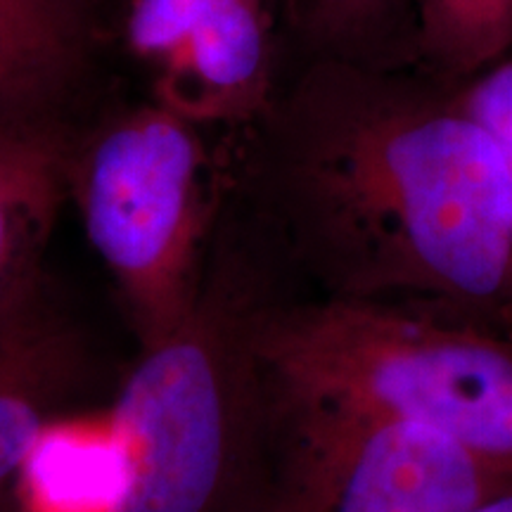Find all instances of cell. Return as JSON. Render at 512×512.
<instances>
[{
	"mask_svg": "<svg viewBox=\"0 0 512 512\" xmlns=\"http://www.w3.org/2000/svg\"><path fill=\"white\" fill-rule=\"evenodd\" d=\"M107 43L95 0H0V119H86Z\"/></svg>",
	"mask_w": 512,
	"mask_h": 512,
	"instance_id": "52a82bcc",
	"label": "cell"
},
{
	"mask_svg": "<svg viewBox=\"0 0 512 512\" xmlns=\"http://www.w3.org/2000/svg\"><path fill=\"white\" fill-rule=\"evenodd\" d=\"M264 408L430 427L512 477V332L401 304L285 294L259 342Z\"/></svg>",
	"mask_w": 512,
	"mask_h": 512,
	"instance_id": "3957f363",
	"label": "cell"
},
{
	"mask_svg": "<svg viewBox=\"0 0 512 512\" xmlns=\"http://www.w3.org/2000/svg\"><path fill=\"white\" fill-rule=\"evenodd\" d=\"M470 512H512V486L503 489L501 494L486 498L484 503H479L477 508H472Z\"/></svg>",
	"mask_w": 512,
	"mask_h": 512,
	"instance_id": "5bb4252c",
	"label": "cell"
},
{
	"mask_svg": "<svg viewBox=\"0 0 512 512\" xmlns=\"http://www.w3.org/2000/svg\"><path fill=\"white\" fill-rule=\"evenodd\" d=\"M458 98L496 143L512 202V55L458 83Z\"/></svg>",
	"mask_w": 512,
	"mask_h": 512,
	"instance_id": "4fadbf2b",
	"label": "cell"
},
{
	"mask_svg": "<svg viewBox=\"0 0 512 512\" xmlns=\"http://www.w3.org/2000/svg\"><path fill=\"white\" fill-rule=\"evenodd\" d=\"M0 512H24V503L22 498H19V491L5 496L3 501H0Z\"/></svg>",
	"mask_w": 512,
	"mask_h": 512,
	"instance_id": "9a60e30c",
	"label": "cell"
},
{
	"mask_svg": "<svg viewBox=\"0 0 512 512\" xmlns=\"http://www.w3.org/2000/svg\"><path fill=\"white\" fill-rule=\"evenodd\" d=\"M83 332L50 302L46 285L0 332V501L46 430L69 418L91 382Z\"/></svg>",
	"mask_w": 512,
	"mask_h": 512,
	"instance_id": "9c48e42d",
	"label": "cell"
},
{
	"mask_svg": "<svg viewBox=\"0 0 512 512\" xmlns=\"http://www.w3.org/2000/svg\"><path fill=\"white\" fill-rule=\"evenodd\" d=\"M510 332H512V330H510Z\"/></svg>",
	"mask_w": 512,
	"mask_h": 512,
	"instance_id": "e0dca14e",
	"label": "cell"
},
{
	"mask_svg": "<svg viewBox=\"0 0 512 512\" xmlns=\"http://www.w3.org/2000/svg\"><path fill=\"white\" fill-rule=\"evenodd\" d=\"M280 0H124L117 38L150 100L209 131L252 126L278 93Z\"/></svg>",
	"mask_w": 512,
	"mask_h": 512,
	"instance_id": "8992f818",
	"label": "cell"
},
{
	"mask_svg": "<svg viewBox=\"0 0 512 512\" xmlns=\"http://www.w3.org/2000/svg\"><path fill=\"white\" fill-rule=\"evenodd\" d=\"M302 60L415 67V0H280Z\"/></svg>",
	"mask_w": 512,
	"mask_h": 512,
	"instance_id": "8fae6325",
	"label": "cell"
},
{
	"mask_svg": "<svg viewBox=\"0 0 512 512\" xmlns=\"http://www.w3.org/2000/svg\"><path fill=\"white\" fill-rule=\"evenodd\" d=\"M95 3H100V5H102V8H105V3H107V0H95Z\"/></svg>",
	"mask_w": 512,
	"mask_h": 512,
	"instance_id": "2e32d148",
	"label": "cell"
},
{
	"mask_svg": "<svg viewBox=\"0 0 512 512\" xmlns=\"http://www.w3.org/2000/svg\"><path fill=\"white\" fill-rule=\"evenodd\" d=\"M285 261L228 192L200 294L174 332L140 347L110 408L128 482L112 512H264L261 330Z\"/></svg>",
	"mask_w": 512,
	"mask_h": 512,
	"instance_id": "7a4b0ae2",
	"label": "cell"
},
{
	"mask_svg": "<svg viewBox=\"0 0 512 512\" xmlns=\"http://www.w3.org/2000/svg\"><path fill=\"white\" fill-rule=\"evenodd\" d=\"M264 512H470L512 486L430 427L323 408H264Z\"/></svg>",
	"mask_w": 512,
	"mask_h": 512,
	"instance_id": "5b68a950",
	"label": "cell"
},
{
	"mask_svg": "<svg viewBox=\"0 0 512 512\" xmlns=\"http://www.w3.org/2000/svg\"><path fill=\"white\" fill-rule=\"evenodd\" d=\"M86 119H0V332L46 285L43 259L69 202Z\"/></svg>",
	"mask_w": 512,
	"mask_h": 512,
	"instance_id": "ba28073f",
	"label": "cell"
},
{
	"mask_svg": "<svg viewBox=\"0 0 512 512\" xmlns=\"http://www.w3.org/2000/svg\"><path fill=\"white\" fill-rule=\"evenodd\" d=\"M230 136L233 197L306 294L512 330L508 178L458 83L302 60Z\"/></svg>",
	"mask_w": 512,
	"mask_h": 512,
	"instance_id": "6da1fadb",
	"label": "cell"
},
{
	"mask_svg": "<svg viewBox=\"0 0 512 512\" xmlns=\"http://www.w3.org/2000/svg\"><path fill=\"white\" fill-rule=\"evenodd\" d=\"M512 55V0H415V69L465 83Z\"/></svg>",
	"mask_w": 512,
	"mask_h": 512,
	"instance_id": "7c38bea8",
	"label": "cell"
},
{
	"mask_svg": "<svg viewBox=\"0 0 512 512\" xmlns=\"http://www.w3.org/2000/svg\"><path fill=\"white\" fill-rule=\"evenodd\" d=\"M126 482V448L107 415L102 422H55L24 463L17 489L27 491L36 512H112Z\"/></svg>",
	"mask_w": 512,
	"mask_h": 512,
	"instance_id": "30bf717a",
	"label": "cell"
},
{
	"mask_svg": "<svg viewBox=\"0 0 512 512\" xmlns=\"http://www.w3.org/2000/svg\"><path fill=\"white\" fill-rule=\"evenodd\" d=\"M209 131L147 98L88 119L69 202L112 275L140 347L174 332L200 294L230 190Z\"/></svg>",
	"mask_w": 512,
	"mask_h": 512,
	"instance_id": "277c9868",
	"label": "cell"
}]
</instances>
